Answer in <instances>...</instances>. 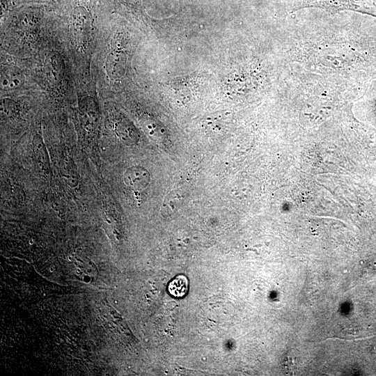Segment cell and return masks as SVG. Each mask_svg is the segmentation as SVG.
<instances>
[{
    "label": "cell",
    "mask_w": 376,
    "mask_h": 376,
    "mask_svg": "<svg viewBox=\"0 0 376 376\" xmlns=\"http://www.w3.org/2000/svg\"><path fill=\"white\" fill-rule=\"evenodd\" d=\"M81 111L85 118L87 120H89L90 123H92L93 124V123H96L98 120L97 109L92 100L90 102L86 100V102L83 104Z\"/></svg>",
    "instance_id": "cell-12"
},
{
    "label": "cell",
    "mask_w": 376,
    "mask_h": 376,
    "mask_svg": "<svg viewBox=\"0 0 376 376\" xmlns=\"http://www.w3.org/2000/svg\"><path fill=\"white\" fill-rule=\"evenodd\" d=\"M188 290V281L185 276L180 275L174 279L169 285L170 294L175 297H184Z\"/></svg>",
    "instance_id": "cell-11"
},
{
    "label": "cell",
    "mask_w": 376,
    "mask_h": 376,
    "mask_svg": "<svg viewBox=\"0 0 376 376\" xmlns=\"http://www.w3.org/2000/svg\"><path fill=\"white\" fill-rule=\"evenodd\" d=\"M228 126V116L225 114H215L208 117L204 123V127L209 133L216 134L225 130Z\"/></svg>",
    "instance_id": "cell-8"
},
{
    "label": "cell",
    "mask_w": 376,
    "mask_h": 376,
    "mask_svg": "<svg viewBox=\"0 0 376 376\" xmlns=\"http://www.w3.org/2000/svg\"><path fill=\"white\" fill-rule=\"evenodd\" d=\"M116 8L135 15L143 13L141 0H113Z\"/></svg>",
    "instance_id": "cell-10"
},
{
    "label": "cell",
    "mask_w": 376,
    "mask_h": 376,
    "mask_svg": "<svg viewBox=\"0 0 376 376\" xmlns=\"http://www.w3.org/2000/svg\"><path fill=\"white\" fill-rule=\"evenodd\" d=\"M91 19L90 12L83 6H77L72 11L71 26L75 40L79 46H82L87 41Z\"/></svg>",
    "instance_id": "cell-2"
},
{
    "label": "cell",
    "mask_w": 376,
    "mask_h": 376,
    "mask_svg": "<svg viewBox=\"0 0 376 376\" xmlns=\"http://www.w3.org/2000/svg\"><path fill=\"white\" fill-rule=\"evenodd\" d=\"M61 173L66 183L70 187H75L78 183V175L72 159L64 157L61 164Z\"/></svg>",
    "instance_id": "cell-9"
},
{
    "label": "cell",
    "mask_w": 376,
    "mask_h": 376,
    "mask_svg": "<svg viewBox=\"0 0 376 376\" xmlns=\"http://www.w3.org/2000/svg\"><path fill=\"white\" fill-rule=\"evenodd\" d=\"M32 146L33 154L37 162L42 169H48L49 168V155L43 140L39 134H36L33 136Z\"/></svg>",
    "instance_id": "cell-7"
},
{
    "label": "cell",
    "mask_w": 376,
    "mask_h": 376,
    "mask_svg": "<svg viewBox=\"0 0 376 376\" xmlns=\"http://www.w3.org/2000/svg\"><path fill=\"white\" fill-rule=\"evenodd\" d=\"M113 127L117 136L125 143H133L136 136L130 125L120 117L113 116Z\"/></svg>",
    "instance_id": "cell-5"
},
{
    "label": "cell",
    "mask_w": 376,
    "mask_h": 376,
    "mask_svg": "<svg viewBox=\"0 0 376 376\" xmlns=\"http://www.w3.org/2000/svg\"><path fill=\"white\" fill-rule=\"evenodd\" d=\"M23 82L24 78L22 73L15 67L4 68L1 71V84L3 88H18Z\"/></svg>",
    "instance_id": "cell-6"
},
{
    "label": "cell",
    "mask_w": 376,
    "mask_h": 376,
    "mask_svg": "<svg viewBox=\"0 0 376 376\" xmlns=\"http://www.w3.org/2000/svg\"><path fill=\"white\" fill-rule=\"evenodd\" d=\"M150 180L149 172L145 168L139 166L128 168L123 175L125 185L136 191L146 188Z\"/></svg>",
    "instance_id": "cell-3"
},
{
    "label": "cell",
    "mask_w": 376,
    "mask_h": 376,
    "mask_svg": "<svg viewBox=\"0 0 376 376\" xmlns=\"http://www.w3.org/2000/svg\"><path fill=\"white\" fill-rule=\"evenodd\" d=\"M307 8H321L329 13L350 10L376 17V0H297L292 12Z\"/></svg>",
    "instance_id": "cell-1"
},
{
    "label": "cell",
    "mask_w": 376,
    "mask_h": 376,
    "mask_svg": "<svg viewBox=\"0 0 376 376\" xmlns=\"http://www.w3.org/2000/svg\"><path fill=\"white\" fill-rule=\"evenodd\" d=\"M125 67V58L122 52L113 51L108 55L106 68L110 78L113 79L120 78L123 74Z\"/></svg>",
    "instance_id": "cell-4"
}]
</instances>
